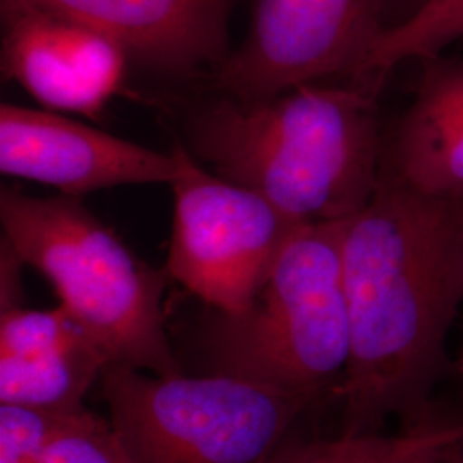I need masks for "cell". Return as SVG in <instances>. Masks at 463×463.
I'll return each mask as SVG.
<instances>
[{"mask_svg": "<svg viewBox=\"0 0 463 463\" xmlns=\"http://www.w3.org/2000/svg\"><path fill=\"white\" fill-rule=\"evenodd\" d=\"M350 361L338 395L342 434H380L428 417L448 333L463 304V198L415 191L381 170L347 218L342 246Z\"/></svg>", "mask_w": 463, "mask_h": 463, "instance_id": "cell-1", "label": "cell"}, {"mask_svg": "<svg viewBox=\"0 0 463 463\" xmlns=\"http://www.w3.org/2000/svg\"><path fill=\"white\" fill-rule=\"evenodd\" d=\"M378 95L357 83L302 84L249 101L220 95L184 117V146L296 222L347 220L380 184L386 133Z\"/></svg>", "mask_w": 463, "mask_h": 463, "instance_id": "cell-2", "label": "cell"}, {"mask_svg": "<svg viewBox=\"0 0 463 463\" xmlns=\"http://www.w3.org/2000/svg\"><path fill=\"white\" fill-rule=\"evenodd\" d=\"M2 242L52 283L61 307L109 365L181 374L164 313V273L141 261L116 232L69 196L0 191Z\"/></svg>", "mask_w": 463, "mask_h": 463, "instance_id": "cell-3", "label": "cell"}, {"mask_svg": "<svg viewBox=\"0 0 463 463\" xmlns=\"http://www.w3.org/2000/svg\"><path fill=\"white\" fill-rule=\"evenodd\" d=\"M345 222L304 223L241 315L212 313L201 348L213 373L326 393L350 361Z\"/></svg>", "mask_w": 463, "mask_h": 463, "instance_id": "cell-4", "label": "cell"}, {"mask_svg": "<svg viewBox=\"0 0 463 463\" xmlns=\"http://www.w3.org/2000/svg\"><path fill=\"white\" fill-rule=\"evenodd\" d=\"M99 383L134 463H268L323 398L223 373L156 376L120 365H107Z\"/></svg>", "mask_w": 463, "mask_h": 463, "instance_id": "cell-5", "label": "cell"}, {"mask_svg": "<svg viewBox=\"0 0 463 463\" xmlns=\"http://www.w3.org/2000/svg\"><path fill=\"white\" fill-rule=\"evenodd\" d=\"M166 273L212 311L241 315L304 225L265 196L206 170L181 143Z\"/></svg>", "mask_w": 463, "mask_h": 463, "instance_id": "cell-6", "label": "cell"}, {"mask_svg": "<svg viewBox=\"0 0 463 463\" xmlns=\"http://www.w3.org/2000/svg\"><path fill=\"white\" fill-rule=\"evenodd\" d=\"M392 16L393 0H256L248 36L212 74L213 86L249 101L335 76L354 80Z\"/></svg>", "mask_w": 463, "mask_h": 463, "instance_id": "cell-7", "label": "cell"}, {"mask_svg": "<svg viewBox=\"0 0 463 463\" xmlns=\"http://www.w3.org/2000/svg\"><path fill=\"white\" fill-rule=\"evenodd\" d=\"M2 72L45 110L99 120L124 90L129 55L72 17L0 2Z\"/></svg>", "mask_w": 463, "mask_h": 463, "instance_id": "cell-8", "label": "cell"}, {"mask_svg": "<svg viewBox=\"0 0 463 463\" xmlns=\"http://www.w3.org/2000/svg\"><path fill=\"white\" fill-rule=\"evenodd\" d=\"M0 172L83 199L118 185H170L179 162L174 149L155 151L57 112L2 103Z\"/></svg>", "mask_w": 463, "mask_h": 463, "instance_id": "cell-9", "label": "cell"}, {"mask_svg": "<svg viewBox=\"0 0 463 463\" xmlns=\"http://www.w3.org/2000/svg\"><path fill=\"white\" fill-rule=\"evenodd\" d=\"M72 17L114 40L143 69L194 78L223 64L233 0H0Z\"/></svg>", "mask_w": 463, "mask_h": 463, "instance_id": "cell-10", "label": "cell"}, {"mask_svg": "<svg viewBox=\"0 0 463 463\" xmlns=\"http://www.w3.org/2000/svg\"><path fill=\"white\" fill-rule=\"evenodd\" d=\"M412 99L384 134L381 170L422 194L463 198V57L419 61Z\"/></svg>", "mask_w": 463, "mask_h": 463, "instance_id": "cell-11", "label": "cell"}, {"mask_svg": "<svg viewBox=\"0 0 463 463\" xmlns=\"http://www.w3.org/2000/svg\"><path fill=\"white\" fill-rule=\"evenodd\" d=\"M109 365L86 335L23 359H0V405L76 409Z\"/></svg>", "mask_w": 463, "mask_h": 463, "instance_id": "cell-12", "label": "cell"}, {"mask_svg": "<svg viewBox=\"0 0 463 463\" xmlns=\"http://www.w3.org/2000/svg\"><path fill=\"white\" fill-rule=\"evenodd\" d=\"M463 38V0H428L414 14L381 34L350 83L381 90L395 67L441 55Z\"/></svg>", "mask_w": 463, "mask_h": 463, "instance_id": "cell-13", "label": "cell"}, {"mask_svg": "<svg viewBox=\"0 0 463 463\" xmlns=\"http://www.w3.org/2000/svg\"><path fill=\"white\" fill-rule=\"evenodd\" d=\"M83 335L61 306L52 311L5 306L0 319V359L32 357L67 345Z\"/></svg>", "mask_w": 463, "mask_h": 463, "instance_id": "cell-14", "label": "cell"}, {"mask_svg": "<svg viewBox=\"0 0 463 463\" xmlns=\"http://www.w3.org/2000/svg\"><path fill=\"white\" fill-rule=\"evenodd\" d=\"M83 411L0 405V463L30 462Z\"/></svg>", "mask_w": 463, "mask_h": 463, "instance_id": "cell-15", "label": "cell"}, {"mask_svg": "<svg viewBox=\"0 0 463 463\" xmlns=\"http://www.w3.org/2000/svg\"><path fill=\"white\" fill-rule=\"evenodd\" d=\"M28 463H134L110 420L84 409Z\"/></svg>", "mask_w": 463, "mask_h": 463, "instance_id": "cell-16", "label": "cell"}, {"mask_svg": "<svg viewBox=\"0 0 463 463\" xmlns=\"http://www.w3.org/2000/svg\"><path fill=\"white\" fill-rule=\"evenodd\" d=\"M397 436L369 434L335 439L288 441L268 463H376L397 443Z\"/></svg>", "mask_w": 463, "mask_h": 463, "instance_id": "cell-17", "label": "cell"}, {"mask_svg": "<svg viewBox=\"0 0 463 463\" xmlns=\"http://www.w3.org/2000/svg\"><path fill=\"white\" fill-rule=\"evenodd\" d=\"M428 0H393V13H395V21L392 26L398 23L405 21L407 17L412 16L417 9H420ZM390 26V28H392Z\"/></svg>", "mask_w": 463, "mask_h": 463, "instance_id": "cell-18", "label": "cell"}, {"mask_svg": "<svg viewBox=\"0 0 463 463\" xmlns=\"http://www.w3.org/2000/svg\"><path fill=\"white\" fill-rule=\"evenodd\" d=\"M457 374H458V381H460V388L463 393V338L460 344V352H458V359H457Z\"/></svg>", "mask_w": 463, "mask_h": 463, "instance_id": "cell-19", "label": "cell"}]
</instances>
